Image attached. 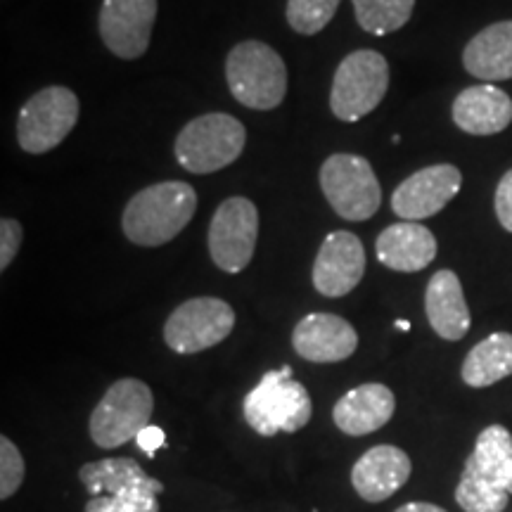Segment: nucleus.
Listing matches in <instances>:
<instances>
[{
    "instance_id": "f257e3e1",
    "label": "nucleus",
    "mask_w": 512,
    "mask_h": 512,
    "mask_svg": "<svg viewBox=\"0 0 512 512\" xmlns=\"http://www.w3.org/2000/svg\"><path fill=\"white\" fill-rule=\"evenodd\" d=\"M512 496V434L503 425L479 432L465 460L456 503L465 512H503Z\"/></svg>"
},
{
    "instance_id": "f03ea898",
    "label": "nucleus",
    "mask_w": 512,
    "mask_h": 512,
    "mask_svg": "<svg viewBox=\"0 0 512 512\" xmlns=\"http://www.w3.org/2000/svg\"><path fill=\"white\" fill-rule=\"evenodd\" d=\"M197 211V192L183 181L143 188L126 204L121 228L133 245L162 247L188 226Z\"/></svg>"
},
{
    "instance_id": "7ed1b4c3",
    "label": "nucleus",
    "mask_w": 512,
    "mask_h": 512,
    "mask_svg": "<svg viewBox=\"0 0 512 512\" xmlns=\"http://www.w3.org/2000/svg\"><path fill=\"white\" fill-rule=\"evenodd\" d=\"M247 425L261 437H275L278 432H299L309 425L313 403L302 382L292 380V368L268 370L245 396L242 403Z\"/></svg>"
},
{
    "instance_id": "20e7f679",
    "label": "nucleus",
    "mask_w": 512,
    "mask_h": 512,
    "mask_svg": "<svg viewBox=\"0 0 512 512\" xmlns=\"http://www.w3.org/2000/svg\"><path fill=\"white\" fill-rule=\"evenodd\" d=\"M226 79L233 98L249 110H275L287 95L283 57L261 41L238 43L230 50Z\"/></svg>"
},
{
    "instance_id": "39448f33",
    "label": "nucleus",
    "mask_w": 512,
    "mask_h": 512,
    "mask_svg": "<svg viewBox=\"0 0 512 512\" xmlns=\"http://www.w3.org/2000/svg\"><path fill=\"white\" fill-rule=\"evenodd\" d=\"M245 140V126L235 117L223 112L202 114L178 133L176 159L190 174H214L242 155Z\"/></svg>"
},
{
    "instance_id": "423d86ee",
    "label": "nucleus",
    "mask_w": 512,
    "mask_h": 512,
    "mask_svg": "<svg viewBox=\"0 0 512 512\" xmlns=\"http://www.w3.org/2000/svg\"><path fill=\"white\" fill-rule=\"evenodd\" d=\"M155 396L143 380L124 377L107 389L91 415V439L100 448H119L150 427Z\"/></svg>"
},
{
    "instance_id": "0eeeda50",
    "label": "nucleus",
    "mask_w": 512,
    "mask_h": 512,
    "mask_svg": "<svg viewBox=\"0 0 512 512\" xmlns=\"http://www.w3.org/2000/svg\"><path fill=\"white\" fill-rule=\"evenodd\" d=\"M389 88V64L375 50H356L339 62L332 79L330 107L339 121L368 117L384 100Z\"/></svg>"
},
{
    "instance_id": "6e6552de",
    "label": "nucleus",
    "mask_w": 512,
    "mask_h": 512,
    "mask_svg": "<svg viewBox=\"0 0 512 512\" xmlns=\"http://www.w3.org/2000/svg\"><path fill=\"white\" fill-rule=\"evenodd\" d=\"M325 200L347 221H368L382 204V188L366 157L339 152L320 166Z\"/></svg>"
},
{
    "instance_id": "1a4fd4ad",
    "label": "nucleus",
    "mask_w": 512,
    "mask_h": 512,
    "mask_svg": "<svg viewBox=\"0 0 512 512\" xmlns=\"http://www.w3.org/2000/svg\"><path fill=\"white\" fill-rule=\"evenodd\" d=\"M79 98L64 86H48L24 102L17 117L19 147L29 155L55 150L79 121Z\"/></svg>"
},
{
    "instance_id": "9d476101",
    "label": "nucleus",
    "mask_w": 512,
    "mask_h": 512,
    "mask_svg": "<svg viewBox=\"0 0 512 512\" xmlns=\"http://www.w3.org/2000/svg\"><path fill=\"white\" fill-rule=\"evenodd\" d=\"M233 328V306L216 297H195L171 313L164 325V339L176 354H200L221 344Z\"/></svg>"
},
{
    "instance_id": "9b49d317",
    "label": "nucleus",
    "mask_w": 512,
    "mask_h": 512,
    "mask_svg": "<svg viewBox=\"0 0 512 512\" xmlns=\"http://www.w3.org/2000/svg\"><path fill=\"white\" fill-rule=\"evenodd\" d=\"M259 238V211L247 197H228L219 204L209 226L211 261L223 273L245 271Z\"/></svg>"
},
{
    "instance_id": "f8f14e48",
    "label": "nucleus",
    "mask_w": 512,
    "mask_h": 512,
    "mask_svg": "<svg viewBox=\"0 0 512 512\" xmlns=\"http://www.w3.org/2000/svg\"><path fill=\"white\" fill-rule=\"evenodd\" d=\"M155 19L157 0H102L100 38L121 60H138L150 46Z\"/></svg>"
},
{
    "instance_id": "ddd939ff",
    "label": "nucleus",
    "mask_w": 512,
    "mask_h": 512,
    "mask_svg": "<svg viewBox=\"0 0 512 512\" xmlns=\"http://www.w3.org/2000/svg\"><path fill=\"white\" fill-rule=\"evenodd\" d=\"M463 174L453 164H434L408 176L392 195L394 214L403 221H422L439 214L460 192Z\"/></svg>"
},
{
    "instance_id": "4468645a",
    "label": "nucleus",
    "mask_w": 512,
    "mask_h": 512,
    "mask_svg": "<svg viewBox=\"0 0 512 512\" xmlns=\"http://www.w3.org/2000/svg\"><path fill=\"white\" fill-rule=\"evenodd\" d=\"M366 273V249L349 230H335L318 249L313 264V287L323 297H347Z\"/></svg>"
},
{
    "instance_id": "2eb2a0df",
    "label": "nucleus",
    "mask_w": 512,
    "mask_h": 512,
    "mask_svg": "<svg viewBox=\"0 0 512 512\" xmlns=\"http://www.w3.org/2000/svg\"><path fill=\"white\" fill-rule=\"evenodd\" d=\"M292 347L304 361L339 363L347 361L358 347V335L342 316L309 313L292 332Z\"/></svg>"
},
{
    "instance_id": "dca6fc26",
    "label": "nucleus",
    "mask_w": 512,
    "mask_h": 512,
    "mask_svg": "<svg viewBox=\"0 0 512 512\" xmlns=\"http://www.w3.org/2000/svg\"><path fill=\"white\" fill-rule=\"evenodd\" d=\"M413 463L399 446H373L351 467V484L356 494L368 503H382L392 498L411 479Z\"/></svg>"
},
{
    "instance_id": "f3484780",
    "label": "nucleus",
    "mask_w": 512,
    "mask_h": 512,
    "mask_svg": "<svg viewBox=\"0 0 512 512\" xmlns=\"http://www.w3.org/2000/svg\"><path fill=\"white\" fill-rule=\"evenodd\" d=\"M396 411L394 392L387 384L368 382L351 389L337 401L332 420L349 437H363L382 430Z\"/></svg>"
},
{
    "instance_id": "a211bd4d",
    "label": "nucleus",
    "mask_w": 512,
    "mask_h": 512,
    "mask_svg": "<svg viewBox=\"0 0 512 512\" xmlns=\"http://www.w3.org/2000/svg\"><path fill=\"white\" fill-rule=\"evenodd\" d=\"M453 121L470 136H496L512 124V98L494 83L470 86L453 100Z\"/></svg>"
},
{
    "instance_id": "6ab92c4d",
    "label": "nucleus",
    "mask_w": 512,
    "mask_h": 512,
    "mask_svg": "<svg viewBox=\"0 0 512 512\" xmlns=\"http://www.w3.org/2000/svg\"><path fill=\"white\" fill-rule=\"evenodd\" d=\"M377 259L382 266L399 273H418L437 256V240L422 223L401 221L384 228L375 242Z\"/></svg>"
},
{
    "instance_id": "aec40b11",
    "label": "nucleus",
    "mask_w": 512,
    "mask_h": 512,
    "mask_svg": "<svg viewBox=\"0 0 512 512\" xmlns=\"http://www.w3.org/2000/svg\"><path fill=\"white\" fill-rule=\"evenodd\" d=\"M425 311L432 330L441 339L458 342L470 332L472 318L465 302L463 285H460L458 275L448 271V268L434 273L430 283H427Z\"/></svg>"
},
{
    "instance_id": "412c9836",
    "label": "nucleus",
    "mask_w": 512,
    "mask_h": 512,
    "mask_svg": "<svg viewBox=\"0 0 512 512\" xmlns=\"http://www.w3.org/2000/svg\"><path fill=\"white\" fill-rule=\"evenodd\" d=\"M81 484L93 496H124L136 491L162 494L164 484L150 477L133 458H105L86 463L79 470Z\"/></svg>"
},
{
    "instance_id": "4be33fe9",
    "label": "nucleus",
    "mask_w": 512,
    "mask_h": 512,
    "mask_svg": "<svg viewBox=\"0 0 512 512\" xmlns=\"http://www.w3.org/2000/svg\"><path fill=\"white\" fill-rule=\"evenodd\" d=\"M463 64L484 83L512 79V19L479 31L463 50Z\"/></svg>"
},
{
    "instance_id": "5701e85b",
    "label": "nucleus",
    "mask_w": 512,
    "mask_h": 512,
    "mask_svg": "<svg viewBox=\"0 0 512 512\" xmlns=\"http://www.w3.org/2000/svg\"><path fill=\"white\" fill-rule=\"evenodd\" d=\"M463 382L467 387L484 389L512 375V335L494 332L477 347H472L463 363Z\"/></svg>"
},
{
    "instance_id": "b1692460",
    "label": "nucleus",
    "mask_w": 512,
    "mask_h": 512,
    "mask_svg": "<svg viewBox=\"0 0 512 512\" xmlns=\"http://www.w3.org/2000/svg\"><path fill=\"white\" fill-rule=\"evenodd\" d=\"M351 5L363 31L384 36L406 27L413 15L415 0H351Z\"/></svg>"
},
{
    "instance_id": "393cba45",
    "label": "nucleus",
    "mask_w": 512,
    "mask_h": 512,
    "mask_svg": "<svg viewBox=\"0 0 512 512\" xmlns=\"http://www.w3.org/2000/svg\"><path fill=\"white\" fill-rule=\"evenodd\" d=\"M342 0H287V24L302 36H316L335 17Z\"/></svg>"
},
{
    "instance_id": "a878e982",
    "label": "nucleus",
    "mask_w": 512,
    "mask_h": 512,
    "mask_svg": "<svg viewBox=\"0 0 512 512\" xmlns=\"http://www.w3.org/2000/svg\"><path fill=\"white\" fill-rule=\"evenodd\" d=\"M27 477V463H24L19 448L8 437H0V498L8 501L15 496Z\"/></svg>"
},
{
    "instance_id": "bb28decb",
    "label": "nucleus",
    "mask_w": 512,
    "mask_h": 512,
    "mask_svg": "<svg viewBox=\"0 0 512 512\" xmlns=\"http://www.w3.org/2000/svg\"><path fill=\"white\" fill-rule=\"evenodd\" d=\"M83 512H159L157 494L138 491L124 496H93Z\"/></svg>"
},
{
    "instance_id": "cd10ccee",
    "label": "nucleus",
    "mask_w": 512,
    "mask_h": 512,
    "mask_svg": "<svg viewBox=\"0 0 512 512\" xmlns=\"http://www.w3.org/2000/svg\"><path fill=\"white\" fill-rule=\"evenodd\" d=\"M22 226L15 219L0 221V271H8V266L15 261V256L22 247Z\"/></svg>"
},
{
    "instance_id": "c85d7f7f",
    "label": "nucleus",
    "mask_w": 512,
    "mask_h": 512,
    "mask_svg": "<svg viewBox=\"0 0 512 512\" xmlns=\"http://www.w3.org/2000/svg\"><path fill=\"white\" fill-rule=\"evenodd\" d=\"M496 216L501 226L512 233V169L501 178L496 188Z\"/></svg>"
},
{
    "instance_id": "c756f323",
    "label": "nucleus",
    "mask_w": 512,
    "mask_h": 512,
    "mask_svg": "<svg viewBox=\"0 0 512 512\" xmlns=\"http://www.w3.org/2000/svg\"><path fill=\"white\" fill-rule=\"evenodd\" d=\"M136 444H138L140 451L147 453V458H155V453L166 444V434H164L162 427L150 425L138 434Z\"/></svg>"
},
{
    "instance_id": "7c9ffc66",
    "label": "nucleus",
    "mask_w": 512,
    "mask_h": 512,
    "mask_svg": "<svg viewBox=\"0 0 512 512\" xmlns=\"http://www.w3.org/2000/svg\"><path fill=\"white\" fill-rule=\"evenodd\" d=\"M396 512H446V510L439 508V505H432V503H406V505H401Z\"/></svg>"
},
{
    "instance_id": "2f4dec72",
    "label": "nucleus",
    "mask_w": 512,
    "mask_h": 512,
    "mask_svg": "<svg viewBox=\"0 0 512 512\" xmlns=\"http://www.w3.org/2000/svg\"><path fill=\"white\" fill-rule=\"evenodd\" d=\"M394 328H396V330H403V332H408V330H411V323H408V320H396V323H394Z\"/></svg>"
}]
</instances>
